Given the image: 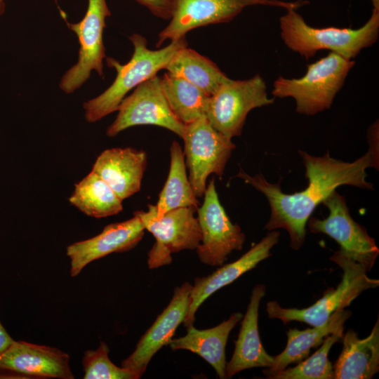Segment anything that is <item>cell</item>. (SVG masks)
Segmentation results:
<instances>
[{
	"label": "cell",
	"instance_id": "cell-1",
	"mask_svg": "<svg viewBox=\"0 0 379 379\" xmlns=\"http://www.w3.org/2000/svg\"><path fill=\"white\" fill-rule=\"evenodd\" d=\"M378 126L374 123L369 128V149L352 162L334 159L328 151L322 157H315L299 150L308 180L307 187L300 192L286 194L279 182H270L260 173L251 176L240 168L236 177L262 192L268 201L271 213L265 229L286 230L289 234L291 247L298 250L305 242V227L314 209L338 187L352 185L373 190L372 183L366 178L367 168L378 167Z\"/></svg>",
	"mask_w": 379,
	"mask_h": 379
},
{
	"label": "cell",
	"instance_id": "cell-2",
	"mask_svg": "<svg viewBox=\"0 0 379 379\" xmlns=\"http://www.w3.org/2000/svg\"><path fill=\"white\" fill-rule=\"evenodd\" d=\"M129 39L133 46L130 60L121 64L112 58H106L108 67L117 72L115 79L101 94L84 103V117L88 123L96 122L117 111L130 91L166 69L175 53L187 46L185 37L171 41L168 46L157 50L149 49L146 38L139 34H133Z\"/></svg>",
	"mask_w": 379,
	"mask_h": 379
},
{
	"label": "cell",
	"instance_id": "cell-3",
	"mask_svg": "<svg viewBox=\"0 0 379 379\" xmlns=\"http://www.w3.org/2000/svg\"><path fill=\"white\" fill-rule=\"evenodd\" d=\"M281 38L291 51L305 60L317 51L329 50L346 59H354L373 45L379 35V9L373 8L368 21L360 28H316L306 23L294 9H288L279 19Z\"/></svg>",
	"mask_w": 379,
	"mask_h": 379
},
{
	"label": "cell",
	"instance_id": "cell-4",
	"mask_svg": "<svg viewBox=\"0 0 379 379\" xmlns=\"http://www.w3.org/2000/svg\"><path fill=\"white\" fill-rule=\"evenodd\" d=\"M354 64V60L331 52L308 65L300 78L279 76L274 81L272 94L279 98L291 97L295 101L298 113L314 115L331 107Z\"/></svg>",
	"mask_w": 379,
	"mask_h": 379
},
{
	"label": "cell",
	"instance_id": "cell-5",
	"mask_svg": "<svg viewBox=\"0 0 379 379\" xmlns=\"http://www.w3.org/2000/svg\"><path fill=\"white\" fill-rule=\"evenodd\" d=\"M331 260L343 270L342 280L335 289H331L313 305L302 309L284 308L277 301L268 302V317L284 324L298 321L312 326H321L334 312L348 307L363 291L378 286L379 280L369 278L366 270L354 260L338 251Z\"/></svg>",
	"mask_w": 379,
	"mask_h": 379
},
{
	"label": "cell",
	"instance_id": "cell-6",
	"mask_svg": "<svg viewBox=\"0 0 379 379\" xmlns=\"http://www.w3.org/2000/svg\"><path fill=\"white\" fill-rule=\"evenodd\" d=\"M309 4L308 1L281 0H171L169 23L158 34L156 46L166 40L185 37L194 29L211 24L228 22L250 6L262 5L297 10Z\"/></svg>",
	"mask_w": 379,
	"mask_h": 379
},
{
	"label": "cell",
	"instance_id": "cell-7",
	"mask_svg": "<svg viewBox=\"0 0 379 379\" xmlns=\"http://www.w3.org/2000/svg\"><path fill=\"white\" fill-rule=\"evenodd\" d=\"M274 102L260 74L245 80L228 78L209 97L206 117L215 129L232 139L241 134L250 111Z\"/></svg>",
	"mask_w": 379,
	"mask_h": 379
},
{
	"label": "cell",
	"instance_id": "cell-8",
	"mask_svg": "<svg viewBox=\"0 0 379 379\" xmlns=\"http://www.w3.org/2000/svg\"><path fill=\"white\" fill-rule=\"evenodd\" d=\"M188 179L195 196H204L211 174L222 177L235 145L215 129L206 116L185 124L182 136Z\"/></svg>",
	"mask_w": 379,
	"mask_h": 379
},
{
	"label": "cell",
	"instance_id": "cell-9",
	"mask_svg": "<svg viewBox=\"0 0 379 379\" xmlns=\"http://www.w3.org/2000/svg\"><path fill=\"white\" fill-rule=\"evenodd\" d=\"M195 207H182L171 210L159 218L154 216L148 205V211L133 213L141 220L145 230L152 233L155 243L148 253L150 269L169 265L171 254L185 249H196L201 241V232Z\"/></svg>",
	"mask_w": 379,
	"mask_h": 379
},
{
	"label": "cell",
	"instance_id": "cell-10",
	"mask_svg": "<svg viewBox=\"0 0 379 379\" xmlns=\"http://www.w3.org/2000/svg\"><path fill=\"white\" fill-rule=\"evenodd\" d=\"M322 204L329 214L323 219L310 217L307 221L310 231L329 236L339 244L338 253L360 264L366 272L370 271L379 249L366 229L352 218L345 197L335 190Z\"/></svg>",
	"mask_w": 379,
	"mask_h": 379
},
{
	"label": "cell",
	"instance_id": "cell-11",
	"mask_svg": "<svg viewBox=\"0 0 379 379\" xmlns=\"http://www.w3.org/2000/svg\"><path fill=\"white\" fill-rule=\"evenodd\" d=\"M111 15L106 0H88L83 19L76 23H67L79 39L77 62L62 77L59 87L67 94L79 88L95 71L103 78V60L106 58L103 44V31L106 18Z\"/></svg>",
	"mask_w": 379,
	"mask_h": 379
},
{
	"label": "cell",
	"instance_id": "cell-12",
	"mask_svg": "<svg viewBox=\"0 0 379 379\" xmlns=\"http://www.w3.org/2000/svg\"><path fill=\"white\" fill-rule=\"evenodd\" d=\"M115 120L107 129L109 137L139 125H154L166 128L180 138L184 124L173 113L157 75L145 81L119 104Z\"/></svg>",
	"mask_w": 379,
	"mask_h": 379
},
{
	"label": "cell",
	"instance_id": "cell-13",
	"mask_svg": "<svg viewBox=\"0 0 379 379\" xmlns=\"http://www.w3.org/2000/svg\"><path fill=\"white\" fill-rule=\"evenodd\" d=\"M204 202L197 208L201 241L196 248L201 262L210 266L222 265L233 251H241L246 239L237 224H233L221 205L214 179L209 181Z\"/></svg>",
	"mask_w": 379,
	"mask_h": 379
},
{
	"label": "cell",
	"instance_id": "cell-14",
	"mask_svg": "<svg viewBox=\"0 0 379 379\" xmlns=\"http://www.w3.org/2000/svg\"><path fill=\"white\" fill-rule=\"evenodd\" d=\"M192 285L185 282L175 288L172 299L138 342L135 350L122 361L121 366L141 378L152 357L168 345L178 326L183 321Z\"/></svg>",
	"mask_w": 379,
	"mask_h": 379
},
{
	"label": "cell",
	"instance_id": "cell-15",
	"mask_svg": "<svg viewBox=\"0 0 379 379\" xmlns=\"http://www.w3.org/2000/svg\"><path fill=\"white\" fill-rule=\"evenodd\" d=\"M145 228L138 217L109 224L98 235L69 245L66 254L70 260V275L77 277L91 262L112 253L133 248L142 239Z\"/></svg>",
	"mask_w": 379,
	"mask_h": 379
},
{
	"label": "cell",
	"instance_id": "cell-16",
	"mask_svg": "<svg viewBox=\"0 0 379 379\" xmlns=\"http://www.w3.org/2000/svg\"><path fill=\"white\" fill-rule=\"evenodd\" d=\"M279 232L272 230L238 260L222 265L206 277L195 279L189 296L187 311L182 321L185 326L187 328L194 324L197 310L211 295L230 284L270 257L272 248L279 241Z\"/></svg>",
	"mask_w": 379,
	"mask_h": 379
},
{
	"label": "cell",
	"instance_id": "cell-17",
	"mask_svg": "<svg viewBox=\"0 0 379 379\" xmlns=\"http://www.w3.org/2000/svg\"><path fill=\"white\" fill-rule=\"evenodd\" d=\"M67 353L46 345L14 340L0 357V371L26 378L73 379Z\"/></svg>",
	"mask_w": 379,
	"mask_h": 379
},
{
	"label": "cell",
	"instance_id": "cell-18",
	"mask_svg": "<svg viewBox=\"0 0 379 379\" xmlns=\"http://www.w3.org/2000/svg\"><path fill=\"white\" fill-rule=\"evenodd\" d=\"M147 154L132 147L111 148L97 157L92 171L123 201L140 190Z\"/></svg>",
	"mask_w": 379,
	"mask_h": 379
},
{
	"label": "cell",
	"instance_id": "cell-19",
	"mask_svg": "<svg viewBox=\"0 0 379 379\" xmlns=\"http://www.w3.org/2000/svg\"><path fill=\"white\" fill-rule=\"evenodd\" d=\"M263 284L256 285L252 290L249 304L242 318L234 351L226 365V376L232 378L236 373L255 367H270L274 361L261 343L258 331V310L265 295Z\"/></svg>",
	"mask_w": 379,
	"mask_h": 379
},
{
	"label": "cell",
	"instance_id": "cell-20",
	"mask_svg": "<svg viewBox=\"0 0 379 379\" xmlns=\"http://www.w3.org/2000/svg\"><path fill=\"white\" fill-rule=\"evenodd\" d=\"M343 350L333 367L334 379H370L379 370V319L361 339L350 329L343 335Z\"/></svg>",
	"mask_w": 379,
	"mask_h": 379
},
{
	"label": "cell",
	"instance_id": "cell-21",
	"mask_svg": "<svg viewBox=\"0 0 379 379\" xmlns=\"http://www.w3.org/2000/svg\"><path fill=\"white\" fill-rule=\"evenodd\" d=\"M242 318L241 313L235 312L228 319L208 329L199 330L190 326L187 328L185 335L172 338L169 345L172 350H187L198 354L215 369L220 378H227V341L231 331Z\"/></svg>",
	"mask_w": 379,
	"mask_h": 379
},
{
	"label": "cell",
	"instance_id": "cell-22",
	"mask_svg": "<svg viewBox=\"0 0 379 379\" xmlns=\"http://www.w3.org/2000/svg\"><path fill=\"white\" fill-rule=\"evenodd\" d=\"M351 315L349 310H339L334 312L322 325L300 331L291 328L287 332V344L282 352L273 357L272 364L262 373L272 378L291 364L298 363L306 359L310 350L322 343L324 338L333 333H343L344 324Z\"/></svg>",
	"mask_w": 379,
	"mask_h": 379
},
{
	"label": "cell",
	"instance_id": "cell-23",
	"mask_svg": "<svg viewBox=\"0 0 379 379\" xmlns=\"http://www.w3.org/2000/svg\"><path fill=\"white\" fill-rule=\"evenodd\" d=\"M170 152V169L165 185L156 205L149 204L157 218L173 209L199 206V201L187 175L183 151L177 141L172 142Z\"/></svg>",
	"mask_w": 379,
	"mask_h": 379
},
{
	"label": "cell",
	"instance_id": "cell-24",
	"mask_svg": "<svg viewBox=\"0 0 379 379\" xmlns=\"http://www.w3.org/2000/svg\"><path fill=\"white\" fill-rule=\"evenodd\" d=\"M165 69L185 79L209 96L229 78L215 62L187 46L175 53Z\"/></svg>",
	"mask_w": 379,
	"mask_h": 379
},
{
	"label": "cell",
	"instance_id": "cell-25",
	"mask_svg": "<svg viewBox=\"0 0 379 379\" xmlns=\"http://www.w3.org/2000/svg\"><path fill=\"white\" fill-rule=\"evenodd\" d=\"M69 201L83 213L95 218L117 215L123 210L122 200L93 171L75 184Z\"/></svg>",
	"mask_w": 379,
	"mask_h": 379
},
{
	"label": "cell",
	"instance_id": "cell-26",
	"mask_svg": "<svg viewBox=\"0 0 379 379\" xmlns=\"http://www.w3.org/2000/svg\"><path fill=\"white\" fill-rule=\"evenodd\" d=\"M161 85L167 102L184 125L206 116L209 95L185 79L164 74Z\"/></svg>",
	"mask_w": 379,
	"mask_h": 379
},
{
	"label": "cell",
	"instance_id": "cell-27",
	"mask_svg": "<svg viewBox=\"0 0 379 379\" xmlns=\"http://www.w3.org/2000/svg\"><path fill=\"white\" fill-rule=\"evenodd\" d=\"M343 333H333L326 336L321 346L307 359L293 367L285 368L271 379H333V367L328 358L334 343L343 338Z\"/></svg>",
	"mask_w": 379,
	"mask_h": 379
},
{
	"label": "cell",
	"instance_id": "cell-28",
	"mask_svg": "<svg viewBox=\"0 0 379 379\" xmlns=\"http://www.w3.org/2000/svg\"><path fill=\"white\" fill-rule=\"evenodd\" d=\"M109 347L101 342L95 350H87L82 358L84 379H138L135 373L119 367L109 358Z\"/></svg>",
	"mask_w": 379,
	"mask_h": 379
},
{
	"label": "cell",
	"instance_id": "cell-29",
	"mask_svg": "<svg viewBox=\"0 0 379 379\" xmlns=\"http://www.w3.org/2000/svg\"><path fill=\"white\" fill-rule=\"evenodd\" d=\"M146 7L154 15L164 20H170L171 0H134Z\"/></svg>",
	"mask_w": 379,
	"mask_h": 379
},
{
	"label": "cell",
	"instance_id": "cell-30",
	"mask_svg": "<svg viewBox=\"0 0 379 379\" xmlns=\"http://www.w3.org/2000/svg\"><path fill=\"white\" fill-rule=\"evenodd\" d=\"M14 340L6 331L0 321V357L12 345Z\"/></svg>",
	"mask_w": 379,
	"mask_h": 379
},
{
	"label": "cell",
	"instance_id": "cell-31",
	"mask_svg": "<svg viewBox=\"0 0 379 379\" xmlns=\"http://www.w3.org/2000/svg\"><path fill=\"white\" fill-rule=\"evenodd\" d=\"M5 0H0V16L4 13L5 10Z\"/></svg>",
	"mask_w": 379,
	"mask_h": 379
},
{
	"label": "cell",
	"instance_id": "cell-32",
	"mask_svg": "<svg viewBox=\"0 0 379 379\" xmlns=\"http://www.w3.org/2000/svg\"><path fill=\"white\" fill-rule=\"evenodd\" d=\"M371 2L373 8L375 9H379V0H370Z\"/></svg>",
	"mask_w": 379,
	"mask_h": 379
}]
</instances>
